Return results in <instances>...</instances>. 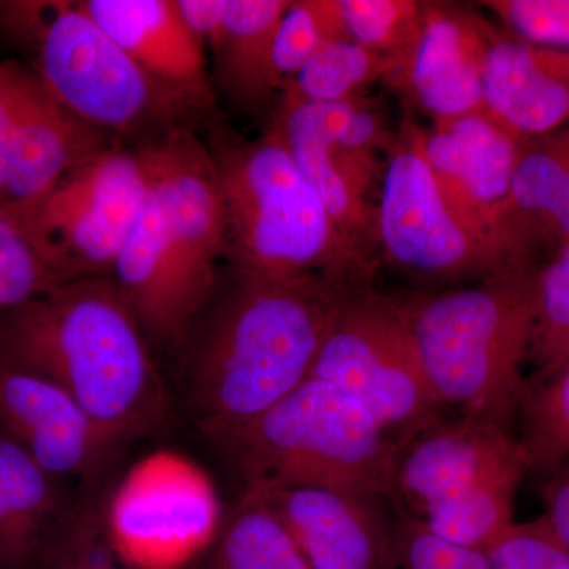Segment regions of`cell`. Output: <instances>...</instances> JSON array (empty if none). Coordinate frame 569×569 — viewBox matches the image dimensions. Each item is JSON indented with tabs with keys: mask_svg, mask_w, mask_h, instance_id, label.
Masks as SVG:
<instances>
[{
	"mask_svg": "<svg viewBox=\"0 0 569 569\" xmlns=\"http://www.w3.org/2000/svg\"><path fill=\"white\" fill-rule=\"evenodd\" d=\"M274 508L312 569H396L397 530L377 498L320 488H247Z\"/></svg>",
	"mask_w": 569,
	"mask_h": 569,
	"instance_id": "obj_16",
	"label": "cell"
},
{
	"mask_svg": "<svg viewBox=\"0 0 569 569\" xmlns=\"http://www.w3.org/2000/svg\"><path fill=\"white\" fill-rule=\"evenodd\" d=\"M36 78L20 62H0V204L6 203V163L14 123Z\"/></svg>",
	"mask_w": 569,
	"mask_h": 569,
	"instance_id": "obj_35",
	"label": "cell"
},
{
	"mask_svg": "<svg viewBox=\"0 0 569 569\" xmlns=\"http://www.w3.org/2000/svg\"><path fill=\"white\" fill-rule=\"evenodd\" d=\"M347 37L359 47L395 61L417 36L425 2L339 0Z\"/></svg>",
	"mask_w": 569,
	"mask_h": 569,
	"instance_id": "obj_31",
	"label": "cell"
},
{
	"mask_svg": "<svg viewBox=\"0 0 569 569\" xmlns=\"http://www.w3.org/2000/svg\"><path fill=\"white\" fill-rule=\"evenodd\" d=\"M220 527L211 482L176 455L142 460L108 492V537L129 568L182 569L216 541Z\"/></svg>",
	"mask_w": 569,
	"mask_h": 569,
	"instance_id": "obj_11",
	"label": "cell"
},
{
	"mask_svg": "<svg viewBox=\"0 0 569 569\" xmlns=\"http://www.w3.org/2000/svg\"><path fill=\"white\" fill-rule=\"evenodd\" d=\"M110 485L81 490L73 515L32 569H127L112 549L107 530Z\"/></svg>",
	"mask_w": 569,
	"mask_h": 569,
	"instance_id": "obj_27",
	"label": "cell"
},
{
	"mask_svg": "<svg viewBox=\"0 0 569 569\" xmlns=\"http://www.w3.org/2000/svg\"><path fill=\"white\" fill-rule=\"evenodd\" d=\"M496 32L470 11L425 2L417 36L385 81L433 122L485 110L482 62Z\"/></svg>",
	"mask_w": 569,
	"mask_h": 569,
	"instance_id": "obj_14",
	"label": "cell"
},
{
	"mask_svg": "<svg viewBox=\"0 0 569 569\" xmlns=\"http://www.w3.org/2000/svg\"><path fill=\"white\" fill-rule=\"evenodd\" d=\"M545 486V519L569 550V459L549 471Z\"/></svg>",
	"mask_w": 569,
	"mask_h": 569,
	"instance_id": "obj_37",
	"label": "cell"
},
{
	"mask_svg": "<svg viewBox=\"0 0 569 569\" xmlns=\"http://www.w3.org/2000/svg\"><path fill=\"white\" fill-rule=\"evenodd\" d=\"M81 6L149 77L189 102H208V56L178 0H86Z\"/></svg>",
	"mask_w": 569,
	"mask_h": 569,
	"instance_id": "obj_20",
	"label": "cell"
},
{
	"mask_svg": "<svg viewBox=\"0 0 569 569\" xmlns=\"http://www.w3.org/2000/svg\"><path fill=\"white\" fill-rule=\"evenodd\" d=\"M208 569H312L274 508L244 488L213 541Z\"/></svg>",
	"mask_w": 569,
	"mask_h": 569,
	"instance_id": "obj_24",
	"label": "cell"
},
{
	"mask_svg": "<svg viewBox=\"0 0 569 569\" xmlns=\"http://www.w3.org/2000/svg\"><path fill=\"white\" fill-rule=\"evenodd\" d=\"M290 0H228L223 39L212 59L220 86L238 102H261L280 91L272 41Z\"/></svg>",
	"mask_w": 569,
	"mask_h": 569,
	"instance_id": "obj_23",
	"label": "cell"
},
{
	"mask_svg": "<svg viewBox=\"0 0 569 569\" xmlns=\"http://www.w3.org/2000/svg\"><path fill=\"white\" fill-rule=\"evenodd\" d=\"M274 129L299 171L316 190L343 234L370 260H380L373 190L391 137L380 108L367 97L340 103L280 102Z\"/></svg>",
	"mask_w": 569,
	"mask_h": 569,
	"instance_id": "obj_9",
	"label": "cell"
},
{
	"mask_svg": "<svg viewBox=\"0 0 569 569\" xmlns=\"http://www.w3.org/2000/svg\"><path fill=\"white\" fill-rule=\"evenodd\" d=\"M309 377L365 408L400 449L443 419L400 298L373 287L348 296Z\"/></svg>",
	"mask_w": 569,
	"mask_h": 569,
	"instance_id": "obj_7",
	"label": "cell"
},
{
	"mask_svg": "<svg viewBox=\"0 0 569 569\" xmlns=\"http://www.w3.org/2000/svg\"><path fill=\"white\" fill-rule=\"evenodd\" d=\"M342 39L348 37L339 0L290 2L272 41V69L280 92L325 43Z\"/></svg>",
	"mask_w": 569,
	"mask_h": 569,
	"instance_id": "obj_28",
	"label": "cell"
},
{
	"mask_svg": "<svg viewBox=\"0 0 569 569\" xmlns=\"http://www.w3.org/2000/svg\"><path fill=\"white\" fill-rule=\"evenodd\" d=\"M7 31L32 48L48 92L99 130L127 132L182 96L153 80L82 9L81 2L0 3Z\"/></svg>",
	"mask_w": 569,
	"mask_h": 569,
	"instance_id": "obj_6",
	"label": "cell"
},
{
	"mask_svg": "<svg viewBox=\"0 0 569 569\" xmlns=\"http://www.w3.org/2000/svg\"><path fill=\"white\" fill-rule=\"evenodd\" d=\"M399 569H490L481 550L462 548L438 538L415 516H403L397 527Z\"/></svg>",
	"mask_w": 569,
	"mask_h": 569,
	"instance_id": "obj_34",
	"label": "cell"
},
{
	"mask_svg": "<svg viewBox=\"0 0 569 569\" xmlns=\"http://www.w3.org/2000/svg\"><path fill=\"white\" fill-rule=\"evenodd\" d=\"M388 152L376 204L378 257L422 282L478 280L512 268L496 239L449 201L417 129Z\"/></svg>",
	"mask_w": 569,
	"mask_h": 569,
	"instance_id": "obj_8",
	"label": "cell"
},
{
	"mask_svg": "<svg viewBox=\"0 0 569 569\" xmlns=\"http://www.w3.org/2000/svg\"><path fill=\"white\" fill-rule=\"evenodd\" d=\"M111 277L132 305L153 353L173 355L201 306L183 280L162 197L151 179Z\"/></svg>",
	"mask_w": 569,
	"mask_h": 569,
	"instance_id": "obj_17",
	"label": "cell"
},
{
	"mask_svg": "<svg viewBox=\"0 0 569 569\" xmlns=\"http://www.w3.org/2000/svg\"><path fill=\"white\" fill-rule=\"evenodd\" d=\"M568 181L569 129L526 141L496 222L509 264H538L546 224Z\"/></svg>",
	"mask_w": 569,
	"mask_h": 569,
	"instance_id": "obj_22",
	"label": "cell"
},
{
	"mask_svg": "<svg viewBox=\"0 0 569 569\" xmlns=\"http://www.w3.org/2000/svg\"><path fill=\"white\" fill-rule=\"evenodd\" d=\"M80 493L0 433V569L36 567L73 515Z\"/></svg>",
	"mask_w": 569,
	"mask_h": 569,
	"instance_id": "obj_21",
	"label": "cell"
},
{
	"mask_svg": "<svg viewBox=\"0 0 569 569\" xmlns=\"http://www.w3.org/2000/svg\"><path fill=\"white\" fill-rule=\"evenodd\" d=\"M533 470L511 429L489 419H440L400 449L392 493L419 518L460 493Z\"/></svg>",
	"mask_w": 569,
	"mask_h": 569,
	"instance_id": "obj_13",
	"label": "cell"
},
{
	"mask_svg": "<svg viewBox=\"0 0 569 569\" xmlns=\"http://www.w3.org/2000/svg\"><path fill=\"white\" fill-rule=\"evenodd\" d=\"M485 553L490 569H569V550L542 515L512 523Z\"/></svg>",
	"mask_w": 569,
	"mask_h": 569,
	"instance_id": "obj_32",
	"label": "cell"
},
{
	"mask_svg": "<svg viewBox=\"0 0 569 569\" xmlns=\"http://www.w3.org/2000/svg\"><path fill=\"white\" fill-rule=\"evenodd\" d=\"M358 290L227 264L173 353L179 400L197 429L209 440L222 436L298 388Z\"/></svg>",
	"mask_w": 569,
	"mask_h": 569,
	"instance_id": "obj_1",
	"label": "cell"
},
{
	"mask_svg": "<svg viewBox=\"0 0 569 569\" xmlns=\"http://www.w3.org/2000/svg\"><path fill=\"white\" fill-rule=\"evenodd\" d=\"M178 7L206 56H212L223 39L228 0H178Z\"/></svg>",
	"mask_w": 569,
	"mask_h": 569,
	"instance_id": "obj_36",
	"label": "cell"
},
{
	"mask_svg": "<svg viewBox=\"0 0 569 569\" xmlns=\"http://www.w3.org/2000/svg\"><path fill=\"white\" fill-rule=\"evenodd\" d=\"M417 138L449 201L498 244V212L527 140L485 110L436 121L426 132L417 129Z\"/></svg>",
	"mask_w": 569,
	"mask_h": 569,
	"instance_id": "obj_15",
	"label": "cell"
},
{
	"mask_svg": "<svg viewBox=\"0 0 569 569\" xmlns=\"http://www.w3.org/2000/svg\"><path fill=\"white\" fill-rule=\"evenodd\" d=\"M104 149L102 130L67 110L36 74L11 134L3 206L28 211L70 171Z\"/></svg>",
	"mask_w": 569,
	"mask_h": 569,
	"instance_id": "obj_19",
	"label": "cell"
},
{
	"mask_svg": "<svg viewBox=\"0 0 569 569\" xmlns=\"http://www.w3.org/2000/svg\"><path fill=\"white\" fill-rule=\"evenodd\" d=\"M509 36L550 50L569 52V0L482 2Z\"/></svg>",
	"mask_w": 569,
	"mask_h": 569,
	"instance_id": "obj_33",
	"label": "cell"
},
{
	"mask_svg": "<svg viewBox=\"0 0 569 569\" xmlns=\"http://www.w3.org/2000/svg\"><path fill=\"white\" fill-rule=\"evenodd\" d=\"M481 89L485 111L520 140L569 129V52L496 32Z\"/></svg>",
	"mask_w": 569,
	"mask_h": 569,
	"instance_id": "obj_18",
	"label": "cell"
},
{
	"mask_svg": "<svg viewBox=\"0 0 569 569\" xmlns=\"http://www.w3.org/2000/svg\"><path fill=\"white\" fill-rule=\"evenodd\" d=\"M520 440L531 466L542 471L569 459V361L542 383L531 385L523 397Z\"/></svg>",
	"mask_w": 569,
	"mask_h": 569,
	"instance_id": "obj_29",
	"label": "cell"
},
{
	"mask_svg": "<svg viewBox=\"0 0 569 569\" xmlns=\"http://www.w3.org/2000/svg\"><path fill=\"white\" fill-rule=\"evenodd\" d=\"M508 269L467 287L400 296L441 410L509 427L529 383L533 276Z\"/></svg>",
	"mask_w": 569,
	"mask_h": 569,
	"instance_id": "obj_4",
	"label": "cell"
},
{
	"mask_svg": "<svg viewBox=\"0 0 569 569\" xmlns=\"http://www.w3.org/2000/svg\"><path fill=\"white\" fill-rule=\"evenodd\" d=\"M0 433L80 490L111 482L122 451L54 381L0 359Z\"/></svg>",
	"mask_w": 569,
	"mask_h": 569,
	"instance_id": "obj_12",
	"label": "cell"
},
{
	"mask_svg": "<svg viewBox=\"0 0 569 569\" xmlns=\"http://www.w3.org/2000/svg\"><path fill=\"white\" fill-rule=\"evenodd\" d=\"M244 488L392 493L400 447L376 419L318 378L238 429L211 438Z\"/></svg>",
	"mask_w": 569,
	"mask_h": 569,
	"instance_id": "obj_5",
	"label": "cell"
},
{
	"mask_svg": "<svg viewBox=\"0 0 569 569\" xmlns=\"http://www.w3.org/2000/svg\"><path fill=\"white\" fill-rule=\"evenodd\" d=\"M0 359L59 385L119 451L173 418V389L112 277L74 280L0 313Z\"/></svg>",
	"mask_w": 569,
	"mask_h": 569,
	"instance_id": "obj_2",
	"label": "cell"
},
{
	"mask_svg": "<svg viewBox=\"0 0 569 569\" xmlns=\"http://www.w3.org/2000/svg\"><path fill=\"white\" fill-rule=\"evenodd\" d=\"M569 361V244L539 261L533 276L531 385L542 383ZM529 385V387H531Z\"/></svg>",
	"mask_w": 569,
	"mask_h": 569,
	"instance_id": "obj_26",
	"label": "cell"
},
{
	"mask_svg": "<svg viewBox=\"0 0 569 569\" xmlns=\"http://www.w3.org/2000/svg\"><path fill=\"white\" fill-rule=\"evenodd\" d=\"M208 151L222 200L228 266L373 287L377 261L340 231L274 127L254 141L217 134Z\"/></svg>",
	"mask_w": 569,
	"mask_h": 569,
	"instance_id": "obj_3",
	"label": "cell"
},
{
	"mask_svg": "<svg viewBox=\"0 0 569 569\" xmlns=\"http://www.w3.org/2000/svg\"><path fill=\"white\" fill-rule=\"evenodd\" d=\"M67 283L41 257L20 216L0 204V313Z\"/></svg>",
	"mask_w": 569,
	"mask_h": 569,
	"instance_id": "obj_30",
	"label": "cell"
},
{
	"mask_svg": "<svg viewBox=\"0 0 569 569\" xmlns=\"http://www.w3.org/2000/svg\"><path fill=\"white\" fill-rule=\"evenodd\" d=\"M392 62L342 39L328 41L296 73L282 99L305 103H340L366 97L367 89L385 81Z\"/></svg>",
	"mask_w": 569,
	"mask_h": 569,
	"instance_id": "obj_25",
	"label": "cell"
},
{
	"mask_svg": "<svg viewBox=\"0 0 569 569\" xmlns=\"http://www.w3.org/2000/svg\"><path fill=\"white\" fill-rule=\"evenodd\" d=\"M569 244V181L553 209L541 241V258H548L561 246Z\"/></svg>",
	"mask_w": 569,
	"mask_h": 569,
	"instance_id": "obj_38",
	"label": "cell"
},
{
	"mask_svg": "<svg viewBox=\"0 0 569 569\" xmlns=\"http://www.w3.org/2000/svg\"><path fill=\"white\" fill-rule=\"evenodd\" d=\"M148 190L141 151L107 148L17 213L41 257L66 282L111 277Z\"/></svg>",
	"mask_w": 569,
	"mask_h": 569,
	"instance_id": "obj_10",
	"label": "cell"
}]
</instances>
